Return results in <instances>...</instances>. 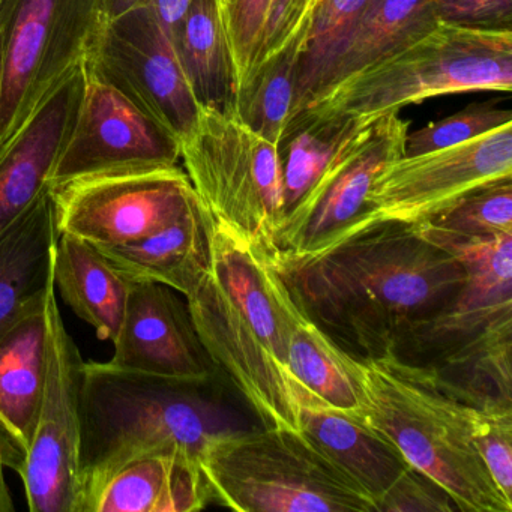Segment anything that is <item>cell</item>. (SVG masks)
<instances>
[{
    "label": "cell",
    "mask_w": 512,
    "mask_h": 512,
    "mask_svg": "<svg viewBox=\"0 0 512 512\" xmlns=\"http://www.w3.org/2000/svg\"><path fill=\"white\" fill-rule=\"evenodd\" d=\"M271 259L302 313L356 358L398 352L451 308L466 284L452 254L415 227L391 221Z\"/></svg>",
    "instance_id": "cell-1"
},
{
    "label": "cell",
    "mask_w": 512,
    "mask_h": 512,
    "mask_svg": "<svg viewBox=\"0 0 512 512\" xmlns=\"http://www.w3.org/2000/svg\"><path fill=\"white\" fill-rule=\"evenodd\" d=\"M209 266L187 301L197 335L263 427L299 428L289 347L301 308L265 248L211 221Z\"/></svg>",
    "instance_id": "cell-2"
},
{
    "label": "cell",
    "mask_w": 512,
    "mask_h": 512,
    "mask_svg": "<svg viewBox=\"0 0 512 512\" xmlns=\"http://www.w3.org/2000/svg\"><path fill=\"white\" fill-rule=\"evenodd\" d=\"M355 386L359 418L391 440L406 460L467 512H512L473 442L470 407L481 392L455 385L439 368L400 353L356 358L334 343Z\"/></svg>",
    "instance_id": "cell-3"
},
{
    "label": "cell",
    "mask_w": 512,
    "mask_h": 512,
    "mask_svg": "<svg viewBox=\"0 0 512 512\" xmlns=\"http://www.w3.org/2000/svg\"><path fill=\"white\" fill-rule=\"evenodd\" d=\"M209 383L83 362L82 512H92L113 473L143 455L175 454L200 464L209 442L230 431L226 412L205 394Z\"/></svg>",
    "instance_id": "cell-4"
},
{
    "label": "cell",
    "mask_w": 512,
    "mask_h": 512,
    "mask_svg": "<svg viewBox=\"0 0 512 512\" xmlns=\"http://www.w3.org/2000/svg\"><path fill=\"white\" fill-rule=\"evenodd\" d=\"M484 91H512V31L440 22L415 43L320 95L286 130L346 118L368 125L430 98Z\"/></svg>",
    "instance_id": "cell-5"
},
{
    "label": "cell",
    "mask_w": 512,
    "mask_h": 512,
    "mask_svg": "<svg viewBox=\"0 0 512 512\" xmlns=\"http://www.w3.org/2000/svg\"><path fill=\"white\" fill-rule=\"evenodd\" d=\"M211 499L241 512H376L370 497L296 428L230 430L200 461Z\"/></svg>",
    "instance_id": "cell-6"
},
{
    "label": "cell",
    "mask_w": 512,
    "mask_h": 512,
    "mask_svg": "<svg viewBox=\"0 0 512 512\" xmlns=\"http://www.w3.org/2000/svg\"><path fill=\"white\" fill-rule=\"evenodd\" d=\"M185 173L212 217L274 253L284 218L280 146L232 116L202 110L181 143Z\"/></svg>",
    "instance_id": "cell-7"
},
{
    "label": "cell",
    "mask_w": 512,
    "mask_h": 512,
    "mask_svg": "<svg viewBox=\"0 0 512 512\" xmlns=\"http://www.w3.org/2000/svg\"><path fill=\"white\" fill-rule=\"evenodd\" d=\"M103 25L98 0H2L0 146L88 59Z\"/></svg>",
    "instance_id": "cell-8"
},
{
    "label": "cell",
    "mask_w": 512,
    "mask_h": 512,
    "mask_svg": "<svg viewBox=\"0 0 512 512\" xmlns=\"http://www.w3.org/2000/svg\"><path fill=\"white\" fill-rule=\"evenodd\" d=\"M511 178L512 124L460 145L403 155L374 179L364 211L334 235L383 221L428 223L472 191Z\"/></svg>",
    "instance_id": "cell-9"
},
{
    "label": "cell",
    "mask_w": 512,
    "mask_h": 512,
    "mask_svg": "<svg viewBox=\"0 0 512 512\" xmlns=\"http://www.w3.org/2000/svg\"><path fill=\"white\" fill-rule=\"evenodd\" d=\"M46 307V383L20 478L32 512H82L80 385L85 361L65 328L55 283L47 289Z\"/></svg>",
    "instance_id": "cell-10"
},
{
    "label": "cell",
    "mask_w": 512,
    "mask_h": 512,
    "mask_svg": "<svg viewBox=\"0 0 512 512\" xmlns=\"http://www.w3.org/2000/svg\"><path fill=\"white\" fill-rule=\"evenodd\" d=\"M55 227L97 248L130 244L163 229L197 200L178 166L79 179L52 190Z\"/></svg>",
    "instance_id": "cell-11"
},
{
    "label": "cell",
    "mask_w": 512,
    "mask_h": 512,
    "mask_svg": "<svg viewBox=\"0 0 512 512\" xmlns=\"http://www.w3.org/2000/svg\"><path fill=\"white\" fill-rule=\"evenodd\" d=\"M85 65L154 116L179 142L196 130L202 109L151 7L104 22Z\"/></svg>",
    "instance_id": "cell-12"
},
{
    "label": "cell",
    "mask_w": 512,
    "mask_h": 512,
    "mask_svg": "<svg viewBox=\"0 0 512 512\" xmlns=\"http://www.w3.org/2000/svg\"><path fill=\"white\" fill-rule=\"evenodd\" d=\"M86 73L85 98L50 190L94 176L178 166V137L115 86Z\"/></svg>",
    "instance_id": "cell-13"
},
{
    "label": "cell",
    "mask_w": 512,
    "mask_h": 512,
    "mask_svg": "<svg viewBox=\"0 0 512 512\" xmlns=\"http://www.w3.org/2000/svg\"><path fill=\"white\" fill-rule=\"evenodd\" d=\"M407 134L409 122L398 113L368 124L284 215L274 253H304L352 223L364 211L377 175L403 157Z\"/></svg>",
    "instance_id": "cell-14"
},
{
    "label": "cell",
    "mask_w": 512,
    "mask_h": 512,
    "mask_svg": "<svg viewBox=\"0 0 512 512\" xmlns=\"http://www.w3.org/2000/svg\"><path fill=\"white\" fill-rule=\"evenodd\" d=\"M109 364L182 382L208 383L215 365L206 353L187 301L166 284L133 281Z\"/></svg>",
    "instance_id": "cell-15"
},
{
    "label": "cell",
    "mask_w": 512,
    "mask_h": 512,
    "mask_svg": "<svg viewBox=\"0 0 512 512\" xmlns=\"http://www.w3.org/2000/svg\"><path fill=\"white\" fill-rule=\"evenodd\" d=\"M86 82L82 62L0 146V238L52 191L50 178L73 133Z\"/></svg>",
    "instance_id": "cell-16"
},
{
    "label": "cell",
    "mask_w": 512,
    "mask_h": 512,
    "mask_svg": "<svg viewBox=\"0 0 512 512\" xmlns=\"http://www.w3.org/2000/svg\"><path fill=\"white\" fill-rule=\"evenodd\" d=\"M439 23L434 0H371L320 65L295 116L320 95L415 43Z\"/></svg>",
    "instance_id": "cell-17"
},
{
    "label": "cell",
    "mask_w": 512,
    "mask_h": 512,
    "mask_svg": "<svg viewBox=\"0 0 512 512\" xmlns=\"http://www.w3.org/2000/svg\"><path fill=\"white\" fill-rule=\"evenodd\" d=\"M211 212L196 202L146 238L118 247L98 248L130 281L166 284L188 298L209 266Z\"/></svg>",
    "instance_id": "cell-18"
},
{
    "label": "cell",
    "mask_w": 512,
    "mask_h": 512,
    "mask_svg": "<svg viewBox=\"0 0 512 512\" xmlns=\"http://www.w3.org/2000/svg\"><path fill=\"white\" fill-rule=\"evenodd\" d=\"M299 428L379 505L412 469L400 449L359 416L323 407H301Z\"/></svg>",
    "instance_id": "cell-19"
},
{
    "label": "cell",
    "mask_w": 512,
    "mask_h": 512,
    "mask_svg": "<svg viewBox=\"0 0 512 512\" xmlns=\"http://www.w3.org/2000/svg\"><path fill=\"white\" fill-rule=\"evenodd\" d=\"M212 502L200 464L175 454H148L103 485L92 512H193Z\"/></svg>",
    "instance_id": "cell-20"
},
{
    "label": "cell",
    "mask_w": 512,
    "mask_h": 512,
    "mask_svg": "<svg viewBox=\"0 0 512 512\" xmlns=\"http://www.w3.org/2000/svg\"><path fill=\"white\" fill-rule=\"evenodd\" d=\"M58 233L52 191L0 238V337L46 295Z\"/></svg>",
    "instance_id": "cell-21"
},
{
    "label": "cell",
    "mask_w": 512,
    "mask_h": 512,
    "mask_svg": "<svg viewBox=\"0 0 512 512\" xmlns=\"http://www.w3.org/2000/svg\"><path fill=\"white\" fill-rule=\"evenodd\" d=\"M47 356L49 319L44 295L0 337V421L25 443L26 449L37 425Z\"/></svg>",
    "instance_id": "cell-22"
},
{
    "label": "cell",
    "mask_w": 512,
    "mask_h": 512,
    "mask_svg": "<svg viewBox=\"0 0 512 512\" xmlns=\"http://www.w3.org/2000/svg\"><path fill=\"white\" fill-rule=\"evenodd\" d=\"M416 230L455 257L466 271V284L442 316L451 322L479 323L512 311V233L464 236L430 223Z\"/></svg>",
    "instance_id": "cell-23"
},
{
    "label": "cell",
    "mask_w": 512,
    "mask_h": 512,
    "mask_svg": "<svg viewBox=\"0 0 512 512\" xmlns=\"http://www.w3.org/2000/svg\"><path fill=\"white\" fill-rule=\"evenodd\" d=\"M53 283L71 310L97 332L100 340H115L131 284L95 245L77 236H58Z\"/></svg>",
    "instance_id": "cell-24"
},
{
    "label": "cell",
    "mask_w": 512,
    "mask_h": 512,
    "mask_svg": "<svg viewBox=\"0 0 512 512\" xmlns=\"http://www.w3.org/2000/svg\"><path fill=\"white\" fill-rule=\"evenodd\" d=\"M173 46L200 109L233 118L238 79L220 0H191Z\"/></svg>",
    "instance_id": "cell-25"
},
{
    "label": "cell",
    "mask_w": 512,
    "mask_h": 512,
    "mask_svg": "<svg viewBox=\"0 0 512 512\" xmlns=\"http://www.w3.org/2000/svg\"><path fill=\"white\" fill-rule=\"evenodd\" d=\"M289 365L301 407L361 415L355 386L335 355L334 343L302 310L290 338Z\"/></svg>",
    "instance_id": "cell-26"
},
{
    "label": "cell",
    "mask_w": 512,
    "mask_h": 512,
    "mask_svg": "<svg viewBox=\"0 0 512 512\" xmlns=\"http://www.w3.org/2000/svg\"><path fill=\"white\" fill-rule=\"evenodd\" d=\"M304 50V41L293 40L286 49L260 64L236 97L233 118L278 146L292 118Z\"/></svg>",
    "instance_id": "cell-27"
},
{
    "label": "cell",
    "mask_w": 512,
    "mask_h": 512,
    "mask_svg": "<svg viewBox=\"0 0 512 512\" xmlns=\"http://www.w3.org/2000/svg\"><path fill=\"white\" fill-rule=\"evenodd\" d=\"M367 125L358 119L305 122L284 131L280 143L284 215L313 188L341 149Z\"/></svg>",
    "instance_id": "cell-28"
},
{
    "label": "cell",
    "mask_w": 512,
    "mask_h": 512,
    "mask_svg": "<svg viewBox=\"0 0 512 512\" xmlns=\"http://www.w3.org/2000/svg\"><path fill=\"white\" fill-rule=\"evenodd\" d=\"M470 421L482 461L500 493L512 503V401L481 395L470 407Z\"/></svg>",
    "instance_id": "cell-29"
},
{
    "label": "cell",
    "mask_w": 512,
    "mask_h": 512,
    "mask_svg": "<svg viewBox=\"0 0 512 512\" xmlns=\"http://www.w3.org/2000/svg\"><path fill=\"white\" fill-rule=\"evenodd\" d=\"M428 223L464 236L512 233V178L472 191Z\"/></svg>",
    "instance_id": "cell-30"
},
{
    "label": "cell",
    "mask_w": 512,
    "mask_h": 512,
    "mask_svg": "<svg viewBox=\"0 0 512 512\" xmlns=\"http://www.w3.org/2000/svg\"><path fill=\"white\" fill-rule=\"evenodd\" d=\"M508 124H512L511 110L500 109L494 103L470 104L442 121L425 125L413 133L409 131L404 157L460 145Z\"/></svg>",
    "instance_id": "cell-31"
},
{
    "label": "cell",
    "mask_w": 512,
    "mask_h": 512,
    "mask_svg": "<svg viewBox=\"0 0 512 512\" xmlns=\"http://www.w3.org/2000/svg\"><path fill=\"white\" fill-rule=\"evenodd\" d=\"M370 2L371 0H325L323 2L314 20L301 64H299L292 118L301 109L302 101L320 65L328 58L338 41L352 28L353 23L367 10Z\"/></svg>",
    "instance_id": "cell-32"
},
{
    "label": "cell",
    "mask_w": 512,
    "mask_h": 512,
    "mask_svg": "<svg viewBox=\"0 0 512 512\" xmlns=\"http://www.w3.org/2000/svg\"><path fill=\"white\" fill-rule=\"evenodd\" d=\"M268 5L269 0H224L220 4L238 79V92L253 74Z\"/></svg>",
    "instance_id": "cell-33"
},
{
    "label": "cell",
    "mask_w": 512,
    "mask_h": 512,
    "mask_svg": "<svg viewBox=\"0 0 512 512\" xmlns=\"http://www.w3.org/2000/svg\"><path fill=\"white\" fill-rule=\"evenodd\" d=\"M323 2L325 0H269L253 74L260 64L286 49L293 40L304 41L307 46L311 28Z\"/></svg>",
    "instance_id": "cell-34"
},
{
    "label": "cell",
    "mask_w": 512,
    "mask_h": 512,
    "mask_svg": "<svg viewBox=\"0 0 512 512\" xmlns=\"http://www.w3.org/2000/svg\"><path fill=\"white\" fill-rule=\"evenodd\" d=\"M446 25L484 31H512V0H434Z\"/></svg>",
    "instance_id": "cell-35"
},
{
    "label": "cell",
    "mask_w": 512,
    "mask_h": 512,
    "mask_svg": "<svg viewBox=\"0 0 512 512\" xmlns=\"http://www.w3.org/2000/svg\"><path fill=\"white\" fill-rule=\"evenodd\" d=\"M457 509L449 494L433 479L412 467L389 491L379 512L452 511Z\"/></svg>",
    "instance_id": "cell-36"
},
{
    "label": "cell",
    "mask_w": 512,
    "mask_h": 512,
    "mask_svg": "<svg viewBox=\"0 0 512 512\" xmlns=\"http://www.w3.org/2000/svg\"><path fill=\"white\" fill-rule=\"evenodd\" d=\"M190 5L191 0H152L149 5L172 43L179 26L184 22L185 16L190 10Z\"/></svg>",
    "instance_id": "cell-37"
},
{
    "label": "cell",
    "mask_w": 512,
    "mask_h": 512,
    "mask_svg": "<svg viewBox=\"0 0 512 512\" xmlns=\"http://www.w3.org/2000/svg\"><path fill=\"white\" fill-rule=\"evenodd\" d=\"M22 451V442L19 437L0 421V463L10 466L19 457Z\"/></svg>",
    "instance_id": "cell-38"
},
{
    "label": "cell",
    "mask_w": 512,
    "mask_h": 512,
    "mask_svg": "<svg viewBox=\"0 0 512 512\" xmlns=\"http://www.w3.org/2000/svg\"><path fill=\"white\" fill-rule=\"evenodd\" d=\"M100 2L101 13H103L104 22L116 19L128 11L136 8L149 7L152 0H98Z\"/></svg>",
    "instance_id": "cell-39"
},
{
    "label": "cell",
    "mask_w": 512,
    "mask_h": 512,
    "mask_svg": "<svg viewBox=\"0 0 512 512\" xmlns=\"http://www.w3.org/2000/svg\"><path fill=\"white\" fill-rule=\"evenodd\" d=\"M5 469L7 467L0 463V512H13L14 502L5 479Z\"/></svg>",
    "instance_id": "cell-40"
},
{
    "label": "cell",
    "mask_w": 512,
    "mask_h": 512,
    "mask_svg": "<svg viewBox=\"0 0 512 512\" xmlns=\"http://www.w3.org/2000/svg\"><path fill=\"white\" fill-rule=\"evenodd\" d=\"M4 32L0 29V94H2V82H4Z\"/></svg>",
    "instance_id": "cell-41"
},
{
    "label": "cell",
    "mask_w": 512,
    "mask_h": 512,
    "mask_svg": "<svg viewBox=\"0 0 512 512\" xmlns=\"http://www.w3.org/2000/svg\"><path fill=\"white\" fill-rule=\"evenodd\" d=\"M0 8H2V0H0Z\"/></svg>",
    "instance_id": "cell-42"
},
{
    "label": "cell",
    "mask_w": 512,
    "mask_h": 512,
    "mask_svg": "<svg viewBox=\"0 0 512 512\" xmlns=\"http://www.w3.org/2000/svg\"><path fill=\"white\" fill-rule=\"evenodd\" d=\"M224 0H220V4H223Z\"/></svg>",
    "instance_id": "cell-43"
}]
</instances>
